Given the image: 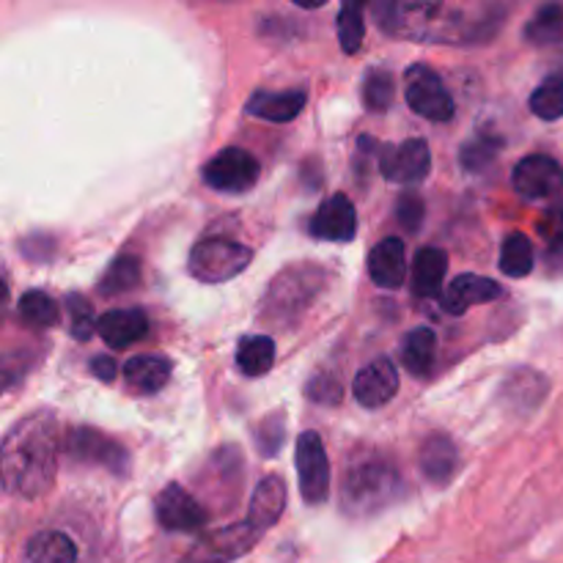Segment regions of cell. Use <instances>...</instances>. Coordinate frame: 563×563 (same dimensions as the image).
Returning a JSON list of instances; mask_svg holds the SVG:
<instances>
[{"mask_svg": "<svg viewBox=\"0 0 563 563\" xmlns=\"http://www.w3.org/2000/svg\"><path fill=\"white\" fill-rule=\"evenodd\" d=\"M374 16L388 36L462 47L493 38L504 20V9L454 3H379L374 5Z\"/></svg>", "mask_w": 563, "mask_h": 563, "instance_id": "obj_1", "label": "cell"}, {"mask_svg": "<svg viewBox=\"0 0 563 563\" xmlns=\"http://www.w3.org/2000/svg\"><path fill=\"white\" fill-rule=\"evenodd\" d=\"M64 451L58 421L53 412H31L5 432L0 467L5 493L16 498L36 500L53 489L58 460Z\"/></svg>", "mask_w": 563, "mask_h": 563, "instance_id": "obj_2", "label": "cell"}, {"mask_svg": "<svg viewBox=\"0 0 563 563\" xmlns=\"http://www.w3.org/2000/svg\"><path fill=\"white\" fill-rule=\"evenodd\" d=\"M401 493V476L394 460L377 449H357L341 476V511L346 517H374L388 509Z\"/></svg>", "mask_w": 563, "mask_h": 563, "instance_id": "obj_3", "label": "cell"}, {"mask_svg": "<svg viewBox=\"0 0 563 563\" xmlns=\"http://www.w3.org/2000/svg\"><path fill=\"white\" fill-rule=\"evenodd\" d=\"M324 280H328V273L317 264H295V267L280 269L262 300V317L275 324L297 322L324 289Z\"/></svg>", "mask_w": 563, "mask_h": 563, "instance_id": "obj_4", "label": "cell"}, {"mask_svg": "<svg viewBox=\"0 0 563 563\" xmlns=\"http://www.w3.org/2000/svg\"><path fill=\"white\" fill-rule=\"evenodd\" d=\"M253 262V251L229 236H209L190 251V275L201 284H225L245 273Z\"/></svg>", "mask_w": 563, "mask_h": 563, "instance_id": "obj_5", "label": "cell"}, {"mask_svg": "<svg viewBox=\"0 0 563 563\" xmlns=\"http://www.w3.org/2000/svg\"><path fill=\"white\" fill-rule=\"evenodd\" d=\"M64 451L71 462L80 465L102 467V471L113 473V476H126L130 473V454L121 443L113 438L102 434L99 429L91 427H75L66 432Z\"/></svg>", "mask_w": 563, "mask_h": 563, "instance_id": "obj_6", "label": "cell"}, {"mask_svg": "<svg viewBox=\"0 0 563 563\" xmlns=\"http://www.w3.org/2000/svg\"><path fill=\"white\" fill-rule=\"evenodd\" d=\"M405 99L412 113H418L427 121H434V124L451 121L456 113L454 97L449 93V88L443 86L440 75H434L423 64H412L405 71Z\"/></svg>", "mask_w": 563, "mask_h": 563, "instance_id": "obj_7", "label": "cell"}, {"mask_svg": "<svg viewBox=\"0 0 563 563\" xmlns=\"http://www.w3.org/2000/svg\"><path fill=\"white\" fill-rule=\"evenodd\" d=\"M262 176V165L245 148L229 146L223 152L214 154L207 165H203V181L218 192H231L240 196L247 192Z\"/></svg>", "mask_w": 563, "mask_h": 563, "instance_id": "obj_8", "label": "cell"}, {"mask_svg": "<svg viewBox=\"0 0 563 563\" xmlns=\"http://www.w3.org/2000/svg\"><path fill=\"white\" fill-rule=\"evenodd\" d=\"M297 476L308 506H322L330 498V462L317 432H302L297 438Z\"/></svg>", "mask_w": 563, "mask_h": 563, "instance_id": "obj_9", "label": "cell"}, {"mask_svg": "<svg viewBox=\"0 0 563 563\" xmlns=\"http://www.w3.org/2000/svg\"><path fill=\"white\" fill-rule=\"evenodd\" d=\"M262 539V531L251 522H234L220 531L207 533L196 548L187 553V563H229L251 553Z\"/></svg>", "mask_w": 563, "mask_h": 563, "instance_id": "obj_10", "label": "cell"}, {"mask_svg": "<svg viewBox=\"0 0 563 563\" xmlns=\"http://www.w3.org/2000/svg\"><path fill=\"white\" fill-rule=\"evenodd\" d=\"M154 515H157V522L165 531L179 533H196L207 528L209 522V511L181 484H168L154 498Z\"/></svg>", "mask_w": 563, "mask_h": 563, "instance_id": "obj_11", "label": "cell"}, {"mask_svg": "<svg viewBox=\"0 0 563 563\" xmlns=\"http://www.w3.org/2000/svg\"><path fill=\"white\" fill-rule=\"evenodd\" d=\"M379 170L388 181L396 185H418L432 170V154H429L427 141L412 137V141L399 143V146H383L379 154Z\"/></svg>", "mask_w": 563, "mask_h": 563, "instance_id": "obj_12", "label": "cell"}, {"mask_svg": "<svg viewBox=\"0 0 563 563\" xmlns=\"http://www.w3.org/2000/svg\"><path fill=\"white\" fill-rule=\"evenodd\" d=\"M511 181L528 201H548L563 190V168L548 154H531L517 163Z\"/></svg>", "mask_w": 563, "mask_h": 563, "instance_id": "obj_13", "label": "cell"}, {"mask_svg": "<svg viewBox=\"0 0 563 563\" xmlns=\"http://www.w3.org/2000/svg\"><path fill=\"white\" fill-rule=\"evenodd\" d=\"M548 390L550 383L542 372L520 366L500 383L498 405L504 407V410L515 412V416H531L533 410H539V405L544 401Z\"/></svg>", "mask_w": 563, "mask_h": 563, "instance_id": "obj_14", "label": "cell"}, {"mask_svg": "<svg viewBox=\"0 0 563 563\" xmlns=\"http://www.w3.org/2000/svg\"><path fill=\"white\" fill-rule=\"evenodd\" d=\"M352 394H355L357 405L366 407V410L385 407L399 394V372H396L388 357H377V361H372L355 374Z\"/></svg>", "mask_w": 563, "mask_h": 563, "instance_id": "obj_15", "label": "cell"}, {"mask_svg": "<svg viewBox=\"0 0 563 563\" xmlns=\"http://www.w3.org/2000/svg\"><path fill=\"white\" fill-rule=\"evenodd\" d=\"M311 234L328 242L355 240L357 234L355 203H352L344 192H335V196L328 198V201L317 209V214H313Z\"/></svg>", "mask_w": 563, "mask_h": 563, "instance_id": "obj_16", "label": "cell"}, {"mask_svg": "<svg viewBox=\"0 0 563 563\" xmlns=\"http://www.w3.org/2000/svg\"><path fill=\"white\" fill-rule=\"evenodd\" d=\"M504 297V286L493 278H482V275H460L451 280L443 291V308L454 317L471 311L473 306H484V302H495Z\"/></svg>", "mask_w": 563, "mask_h": 563, "instance_id": "obj_17", "label": "cell"}, {"mask_svg": "<svg viewBox=\"0 0 563 563\" xmlns=\"http://www.w3.org/2000/svg\"><path fill=\"white\" fill-rule=\"evenodd\" d=\"M418 467L434 487H445L460 471V451L449 434H429L418 451Z\"/></svg>", "mask_w": 563, "mask_h": 563, "instance_id": "obj_18", "label": "cell"}, {"mask_svg": "<svg viewBox=\"0 0 563 563\" xmlns=\"http://www.w3.org/2000/svg\"><path fill=\"white\" fill-rule=\"evenodd\" d=\"M368 275L379 289H399L407 278V253L399 236H385L368 256Z\"/></svg>", "mask_w": 563, "mask_h": 563, "instance_id": "obj_19", "label": "cell"}, {"mask_svg": "<svg viewBox=\"0 0 563 563\" xmlns=\"http://www.w3.org/2000/svg\"><path fill=\"white\" fill-rule=\"evenodd\" d=\"M308 102V93L302 88H291V91H253L247 99L245 110L256 119L273 121V124H286L295 121L302 113Z\"/></svg>", "mask_w": 563, "mask_h": 563, "instance_id": "obj_20", "label": "cell"}, {"mask_svg": "<svg viewBox=\"0 0 563 563\" xmlns=\"http://www.w3.org/2000/svg\"><path fill=\"white\" fill-rule=\"evenodd\" d=\"M97 333L102 335V341L110 346V350H124V346L146 339L148 317L146 311H141V308H119V311H108L104 317H99Z\"/></svg>", "mask_w": 563, "mask_h": 563, "instance_id": "obj_21", "label": "cell"}, {"mask_svg": "<svg viewBox=\"0 0 563 563\" xmlns=\"http://www.w3.org/2000/svg\"><path fill=\"white\" fill-rule=\"evenodd\" d=\"M286 500H289V495H286L284 478L269 473V476H264L258 482L256 493H253L251 509H247V522L264 533L280 520V515L286 511Z\"/></svg>", "mask_w": 563, "mask_h": 563, "instance_id": "obj_22", "label": "cell"}, {"mask_svg": "<svg viewBox=\"0 0 563 563\" xmlns=\"http://www.w3.org/2000/svg\"><path fill=\"white\" fill-rule=\"evenodd\" d=\"M445 269H449V253L440 247H423L416 256L412 267V289L418 297H440Z\"/></svg>", "mask_w": 563, "mask_h": 563, "instance_id": "obj_23", "label": "cell"}, {"mask_svg": "<svg viewBox=\"0 0 563 563\" xmlns=\"http://www.w3.org/2000/svg\"><path fill=\"white\" fill-rule=\"evenodd\" d=\"M124 377L130 388L141 394H157L170 379V361L163 355H137L124 366Z\"/></svg>", "mask_w": 563, "mask_h": 563, "instance_id": "obj_24", "label": "cell"}, {"mask_svg": "<svg viewBox=\"0 0 563 563\" xmlns=\"http://www.w3.org/2000/svg\"><path fill=\"white\" fill-rule=\"evenodd\" d=\"M27 563H77V548L66 533L42 531L27 542Z\"/></svg>", "mask_w": 563, "mask_h": 563, "instance_id": "obj_25", "label": "cell"}, {"mask_svg": "<svg viewBox=\"0 0 563 563\" xmlns=\"http://www.w3.org/2000/svg\"><path fill=\"white\" fill-rule=\"evenodd\" d=\"M434 352H438V335L429 328H418L401 344V363L416 377H427L434 366Z\"/></svg>", "mask_w": 563, "mask_h": 563, "instance_id": "obj_26", "label": "cell"}, {"mask_svg": "<svg viewBox=\"0 0 563 563\" xmlns=\"http://www.w3.org/2000/svg\"><path fill=\"white\" fill-rule=\"evenodd\" d=\"M236 366L247 377H264L275 366V341L269 335H247L236 346Z\"/></svg>", "mask_w": 563, "mask_h": 563, "instance_id": "obj_27", "label": "cell"}, {"mask_svg": "<svg viewBox=\"0 0 563 563\" xmlns=\"http://www.w3.org/2000/svg\"><path fill=\"white\" fill-rule=\"evenodd\" d=\"M500 269H504L509 278H526L533 269V245L526 234L515 231L504 240L500 247Z\"/></svg>", "mask_w": 563, "mask_h": 563, "instance_id": "obj_28", "label": "cell"}, {"mask_svg": "<svg viewBox=\"0 0 563 563\" xmlns=\"http://www.w3.org/2000/svg\"><path fill=\"white\" fill-rule=\"evenodd\" d=\"M16 311H20L22 322H27L31 328H55L60 322L58 302L49 295H44V291H25L20 297Z\"/></svg>", "mask_w": 563, "mask_h": 563, "instance_id": "obj_29", "label": "cell"}, {"mask_svg": "<svg viewBox=\"0 0 563 563\" xmlns=\"http://www.w3.org/2000/svg\"><path fill=\"white\" fill-rule=\"evenodd\" d=\"M141 286V258L137 256H119L108 267V273L99 280V291L108 295H124V291Z\"/></svg>", "mask_w": 563, "mask_h": 563, "instance_id": "obj_30", "label": "cell"}, {"mask_svg": "<svg viewBox=\"0 0 563 563\" xmlns=\"http://www.w3.org/2000/svg\"><path fill=\"white\" fill-rule=\"evenodd\" d=\"M526 38L531 44H555L563 38V9L561 5H542L526 25Z\"/></svg>", "mask_w": 563, "mask_h": 563, "instance_id": "obj_31", "label": "cell"}, {"mask_svg": "<svg viewBox=\"0 0 563 563\" xmlns=\"http://www.w3.org/2000/svg\"><path fill=\"white\" fill-rule=\"evenodd\" d=\"M533 115L542 121H559L563 119V77H550L544 80L537 91L528 99Z\"/></svg>", "mask_w": 563, "mask_h": 563, "instance_id": "obj_32", "label": "cell"}, {"mask_svg": "<svg viewBox=\"0 0 563 563\" xmlns=\"http://www.w3.org/2000/svg\"><path fill=\"white\" fill-rule=\"evenodd\" d=\"M335 33H339L341 49L346 55L357 53L366 38V22H363V5L346 3L344 9L339 11V20H335Z\"/></svg>", "mask_w": 563, "mask_h": 563, "instance_id": "obj_33", "label": "cell"}, {"mask_svg": "<svg viewBox=\"0 0 563 563\" xmlns=\"http://www.w3.org/2000/svg\"><path fill=\"white\" fill-rule=\"evenodd\" d=\"M394 75L385 69H374L372 75L366 77V82H363V102H366V108L372 110V113H385V110L394 104Z\"/></svg>", "mask_w": 563, "mask_h": 563, "instance_id": "obj_34", "label": "cell"}, {"mask_svg": "<svg viewBox=\"0 0 563 563\" xmlns=\"http://www.w3.org/2000/svg\"><path fill=\"white\" fill-rule=\"evenodd\" d=\"M500 146H504V141H500V137L489 135V132H482V135L471 137V141L462 146V152H460L462 165H465L467 170H484L495 157H498Z\"/></svg>", "mask_w": 563, "mask_h": 563, "instance_id": "obj_35", "label": "cell"}, {"mask_svg": "<svg viewBox=\"0 0 563 563\" xmlns=\"http://www.w3.org/2000/svg\"><path fill=\"white\" fill-rule=\"evenodd\" d=\"M66 308H69V330H71V339L77 341H88L97 330L99 319H93L91 306H88L86 297L80 295H69L66 297Z\"/></svg>", "mask_w": 563, "mask_h": 563, "instance_id": "obj_36", "label": "cell"}, {"mask_svg": "<svg viewBox=\"0 0 563 563\" xmlns=\"http://www.w3.org/2000/svg\"><path fill=\"white\" fill-rule=\"evenodd\" d=\"M284 440H286V423H284V416H278V412L264 418V421L256 427V449L262 456L278 454Z\"/></svg>", "mask_w": 563, "mask_h": 563, "instance_id": "obj_37", "label": "cell"}, {"mask_svg": "<svg viewBox=\"0 0 563 563\" xmlns=\"http://www.w3.org/2000/svg\"><path fill=\"white\" fill-rule=\"evenodd\" d=\"M306 396L311 401H317V405L335 407L341 405V399H344V385L339 383L335 374H317V377L306 385Z\"/></svg>", "mask_w": 563, "mask_h": 563, "instance_id": "obj_38", "label": "cell"}, {"mask_svg": "<svg viewBox=\"0 0 563 563\" xmlns=\"http://www.w3.org/2000/svg\"><path fill=\"white\" fill-rule=\"evenodd\" d=\"M539 231H542L544 242H548V251H563V201L544 214L542 223H539Z\"/></svg>", "mask_w": 563, "mask_h": 563, "instance_id": "obj_39", "label": "cell"}, {"mask_svg": "<svg viewBox=\"0 0 563 563\" xmlns=\"http://www.w3.org/2000/svg\"><path fill=\"white\" fill-rule=\"evenodd\" d=\"M396 218H399V223L405 225L407 231L421 229V220H423V201H421V198L412 196V192L401 196L399 203H396Z\"/></svg>", "mask_w": 563, "mask_h": 563, "instance_id": "obj_40", "label": "cell"}, {"mask_svg": "<svg viewBox=\"0 0 563 563\" xmlns=\"http://www.w3.org/2000/svg\"><path fill=\"white\" fill-rule=\"evenodd\" d=\"M91 372H93V377L102 379V383H113V379H115L113 357H110V355L93 357V361H91Z\"/></svg>", "mask_w": 563, "mask_h": 563, "instance_id": "obj_41", "label": "cell"}]
</instances>
